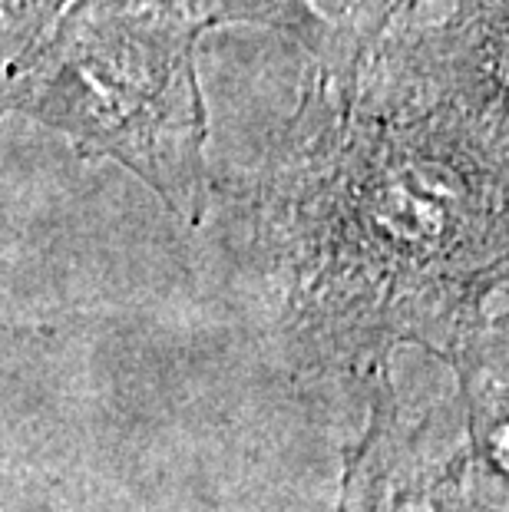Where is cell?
I'll use <instances>...</instances> for the list:
<instances>
[{
  "mask_svg": "<svg viewBox=\"0 0 509 512\" xmlns=\"http://www.w3.org/2000/svg\"><path fill=\"white\" fill-rule=\"evenodd\" d=\"M222 27L205 0H70L7 96V116L113 159L172 215L202 222L209 116L199 43Z\"/></svg>",
  "mask_w": 509,
  "mask_h": 512,
  "instance_id": "2",
  "label": "cell"
},
{
  "mask_svg": "<svg viewBox=\"0 0 509 512\" xmlns=\"http://www.w3.org/2000/svg\"><path fill=\"white\" fill-rule=\"evenodd\" d=\"M506 0H414L338 63H308L255 219L311 347L394 341L483 364L506 275Z\"/></svg>",
  "mask_w": 509,
  "mask_h": 512,
  "instance_id": "1",
  "label": "cell"
},
{
  "mask_svg": "<svg viewBox=\"0 0 509 512\" xmlns=\"http://www.w3.org/2000/svg\"><path fill=\"white\" fill-rule=\"evenodd\" d=\"M70 0H0V119L7 96Z\"/></svg>",
  "mask_w": 509,
  "mask_h": 512,
  "instance_id": "4",
  "label": "cell"
},
{
  "mask_svg": "<svg viewBox=\"0 0 509 512\" xmlns=\"http://www.w3.org/2000/svg\"><path fill=\"white\" fill-rule=\"evenodd\" d=\"M222 27L255 24L298 43L308 63H338L381 37L414 0H209Z\"/></svg>",
  "mask_w": 509,
  "mask_h": 512,
  "instance_id": "3",
  "label": "cell"
}]
</instances>
